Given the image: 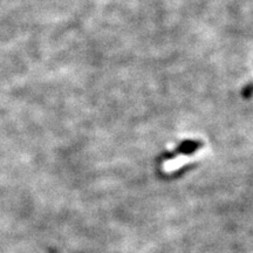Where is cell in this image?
Segmentation results:
<instances>
[{
  "label": "cell",
  "mask_w": 253,
  "mask_h": 253,
  "mask_svg": "<svg viewBox=\"0 0 253 253\" xmlns=\"http://www.w3.org/2000/svg\"><path fill=\"white\" fill-rule=\"evenodd\" d=\"M198 148V143L196 142H185L179 147V153L183 154H191Z\"/></svg>",
  "instance_id": "obj_1"
}]
</instances>
